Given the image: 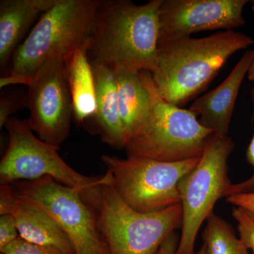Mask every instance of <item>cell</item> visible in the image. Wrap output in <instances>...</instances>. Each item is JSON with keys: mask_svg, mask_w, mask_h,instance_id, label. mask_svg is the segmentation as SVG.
Returning <instances> with one entry per match:
<instances>
[{"mask_svg": "<svg viewBox=\"0 0 254 254\" xmlns=\"http://www.w3.org/2000/svg\"><path fill=\"white\" fill-rule=\"evenodd\" d=\"M162 0H101L88 45L92 65L114 72L155 71Z\"/></svg>", "mask_w": 254, "mask_h": 254, "instance_id": "obj_1", "label": "cell"}, {"mask_svg": "<svg viewBox=\"0 0 254 254\" xmlns=\"http://www.w3.org/2000/svg\"><path fill=\"white\" fill-rule=\"evenodd\" d=\"M254 44L248 35L218 32L158 45L153 83L165 101L182 108L208 88L232 55Z\"/></svg>", "mask_w": 254, "mask_h": 254, "instance_id": "obj_2", "label": "cell"}, {"mask_svg": "<svg viewBox=\"0 0 254 254\" xmlns=\"http://www.w3.org/2000/svg\"><path fill=\"white\" fill-rule=\"evenodd\" d=\"M101 0H58L42 15L36 26L18 46L8 76L1 88L28 85L42 65L58 56L66 58L89 41Z\"/></svg>", "mask_w": 254, "mask_h": 254, "instance_id": "obj_3", "label": "cell"}, {"mask_svg": "<svg viewBox=\"0 0 254 254\" xmlns=\"http://www.w3.org/2000/svg\"><path fill=\"white\" fill-rule=\"evenodd\" d=\"M8 146L0 162V185L34 181L51 177L65 186L81 190L95 204L100 189L113 183L111 174L89 177L76 171L58 154L60 147L42 141L26 120L11 117L4 125Z\"/></svg>", "mask_w": 254, "mask_h": 254, "instance_id": "obj_4", "label": "cell"}, {"mask_svg": "<svg viewBox=\"0 0 254 254\" xmlns=\"http://www.w3.org/2000/svg\"><path fill=\"white\" fill-rule=\"evenodd\" d=\"M139 75L151 95L152 116L144 131L127 142V156L168 163L200 158L215 132L203 127L191 110L179 108L161 98L151 72L141 71Z\"/></svg>", "mask_w": 254, "mask_h": 254, "instance_id": "obj_5", "label": "cell"}, {"mask_svg": "<svg viewBox=\"0 0 254 254\" xmlns=\"http://www.w3.org/2000/svg\"><path fill=\"white\" fill-rule=\"evenodd\" d=\"M97 212L110 254H156L166 239L182 225L181 203L141 213L127 204L113 183L100 189Z\"/></svg>", "mask_w": 254, "mask_h": 254, "instance_id": "obj_6", "label": "cell"}, {"mask_svg": "<svg viewBox=\"0 0 254 254\" xmlns=\"http://www.w3.org/2000/svg\"><path fill=\"white\" fill-rule=\"evenodd\" d=\"M235 148L231 137L215 133L196 166L180 182L182 225L177 254H195V240L200 226L213 213L216 202L226 197L232 185L227 161Z\"/></svg>", "mask_w": 254, "mask_h": 254, "instance_id": "obj_7", "label": "cell"}, {"mask_svg": "<svg viewBox=\"0 0 254 254\" xmlns=\"http://www.w3.org/2000/svg\"><path fill=\"white\" fill-rule=\"evenodd\" d=\"M200 158L168 163L143 157L103 155L101 160L111 174L113 187L127 204L137 211L151 213L180 203V182Z\"/></svg>", "mask_w": 254, "mask_h": 254, "instance_id": "obj_8", "label": "cell"}, {"mask_svg": "<svg viewBox=\"0 0 254 254\" xmlns=\"http://www.w3.org/2000/svg\"><path fill=\"white\" fill-rule=\"evenodd\" d=\"M16 183L19 194L46 210L61 227L73 254H110L100 231L98 212L81 190L48 177Z\"/></svg>", "mask_w": 254, "mask_h": 254, "instance_id": "obj_9", "label": "cell"}, {"mask_svg": "<svg viewBox=\"0 0 254 254\" xmlns=\"http://www.w3.org/2000/svg\"><path fill=\"white\" fill-rule=\"evenodd\" d=\"M28 127L40 139L60 147L67 138L73 115L64 58L46 62L28 85Z\"/></svg>", "mask_w": 254, "mask_h": 254, "instance_id": "obj_10", "label": "cell"}, {"mask_svg": "<svg viewBox=\"0 0 254 254\" xmlns=\"http://www.w3.org/2000/svg\"><path fill=\"white\" fill-rule=\"evenodd\" d=\"M247 0H162L158 45L203 31L234 30L245 24Z\"/></svg>", "mask_w": 254, "mask_h": 254, "instance_id": "obj_11", "label": "cell"}, {"mask_svg": "<svg viewBox=\"0 0 254 254\" xmlns=\"http://www.w3.org/2000/svg\"><path fill=\"white\" fill-rule=\"evenodd\" d=\"M14 217L19 237L36 245L73 254L71 242L46 210L18 193L11 185L0 188V215Z\"/></svg>", "mask_w": 254, "mask_h": 254, "instance_id": "obj_12", "label": "cell"}, {"mask_svg": "<svg viewBox=\"0 0 254 254\" xmlns=\"http://www.w3.org/2000/svg\"><path fill=\"white\" fill-rule=\"evenodd\" d=\"M254 56V50L246 52L225 81L190 106V110L200 117L199 123L219 136H228L237 95Z\"/></svg>", "mask_w": 254, "mask_h": 254, "instance_id": "obj_13", "label": "cell"}, {"mask_svg": "<svg viewBox=\"0 0 254 254\" xmlns=\"http://www.w3.org/2000/svg\"><path fill=\"white\" fill-rule=\"evenodd\" d=\"M94 75L96 112L93 119L102 141L117 150L125 149L127 136L119 110L116 76L113 70L92 65Z\"/></svg>", "mask_w": 254, "mask_h": 254, "instance_id": "obj_14", "label": "cell"}, {"mask_svg": "<svg viewBox=\"0 0 254 254\" xmlns=\"http://www.w3.org/2000/svg\"><path fill=\"white\" fill-rule=\"evenodd\" d=\"M58 0L0 1V67L6 66L19 43L39 14H44Z\"/></svg>", "mask_w": 254, "mask_h": 254, "instance_id": "obj_15", "label": "cell"}, {"mask_svg": "<svg viewBox=\"0 0 254 254\" xmlns=\"http://www.w3.org/2000/svg\"><path fill=\"white\" fill-rule=\"evenodd\" d=\"M115 76L120 118L128 141L149 125L153 108L151 95L139 73L118 72Z\"/></svg>", "mask_w": 254, "mask_h": 254, "instance_id": "obj_16", "label": "cell"}, {"mask_svg": "<svg viewBox=\"0 0 254 254\" xmlns=\"http://www.w3.org/2000/svg\"><path fill=\"white\" fill-rule=\"evenodd\" d=\"M88 43L64 58L66 79L72 100L73 117L79 124L93 118L96 112L94 75L88 56Z\"/></svg>", "mask_w": 254, "mask_h": 254, "instance_id": "obj_17", "label": "cell"}, {"mask_svg": "<svg viewBox=\"0 0 254 254\" xmlns=\"http://www.w3.org/2000/svg\"><path fill=\"white\" fill-rule=\"evenodd\" d=\"M206 222L203 240L208 254H244L247 248L228 222L214 212Z\"/></svg>", "mask_w": 254, "mask_h": 254, "instance_id": "obj_18", "label": "cell"}, {"mask_svg": "<svg viewBox=\"0 0 254 254\" xmlns=\"http://www.w3.org/2000/svg\"><path fill=\"white\" fill-rule=\"evenodd\" d=\"M232 215L237 223L239 237L247 250L254 254V213L234 207Z\"/></svg>", "mask_w": 254, "mask_h": 254, "instance_id": "obj_19", "label": "cell"}, {"mask_svg": "<svg viewBox=\"0 0 254 254\" xmlns=\"http://www.w3.org/2000/svg\"><path fill=\"white\" fill-rule=\"evenodd\" d=\"M251 98L253 103L254 110V87L251 90ZM246 159L247 163L252 167L253 173L250 178L245 181L237 184H232L227 190L226 198L232 194L254 193V133L250 144L246 150Z\"/></svg>", "mask_w": 254, "mask_h": 254, "instance_id": "obj_20", "label": "cell"}, {"mask_svg": "<svg viewBox=\"0 0 254 254\" xmlns=\"http://www.w3.org/2000/svg\"><path fill=\"white\" fill-rule=\"evenodd\" d=\"M0 252L1 254H64L55 249L31 243L21 237H18Z\"/></svg>", "mask_w": 254, "mask_h": 254, "instance_id": "obj_21", "label": "cell"}, {"mask_svg": "<svg viewBox=\"0 0 254 254\" xmlns=\"http://www.w3.org/2000/svg\"><path fill=\"white\" fill-rule=\"evenodd\" d=\"M26 95L21 93L4 95L0 99V128L4 127L5 124L11 118V115L18 110L26 106Z\"/></svg>", "mask_w": 254, "mask_h": 254, "instance_id": "obj_22", "label": "cell"}, {"mask_svg": "<svg viewBox=\"0 0 254 254\" xmlns=\"http://www.w3.org/2000/svg\"><path fill=\"white\" fill-rule=\"evenodd\" d=\"M19 237L14 217L11 214L0 215V251Z\"/></svg>", "mask_w": 254, "mask_h": 254, "instance_id": "obj_23", "label": "cell"}, {"mask_svg": "<svg viewBox=\"0 0 254 254\" xmlns=\"http://www.w3.org/2000/svg\"><path fill=\"white\" fill-rule=\"evenodd\" d=\"M227 203L254 213V193L232 194L226 198Z\"/></svg>", "mask_w": 254, "mask_h": 254, "instance_id": "obj_24", "label": "cell"}, {"mask_svg": "<svg viewBox=\"0 0 254 254\" xmlns=\"http://www.w3.org/2000/svg\"><path fill=\"white\" fill-rule=\"evenodd\" d=\"M178 244V238L174 232L163 242L156 254H177Z\"/></svg>", "mask_w": 254, "mask_h": 254, "instance_id": "obj_25", "label": "cell"}, {"mask_svg": "<svg viewBox=\"0 0 254 254\" xmlns=\"http://www.w3.org/2000/svg\"><path fill=\"white\" fill-rule=\"evenodd\" d=\"M247 76H248L250 81H254V56L252 63H251L250 67L249 68Z\"/></svg>", "mask_w": 254, "mask_h": 254, "instance_id": "obj_26", "label": "cell"}, {"mask_svg": "<svg viewBox=\"0 0 254 254\" xmlns=\"http://www.w3.org/2000/svg\"><path fill=\"white\" fill-rule=\"evenodd\" d=\"M194 254H208V253H207L206 249H205V246L203 245L202 246L201 248H200L198 252H195Z\"/></svg>", "mask_w": 254, "mask_h": 254, "instance_id": "obj_27", "label": "cell"}, {"mask_svg": "<svg viewBox=\"0 0 254 254\" xmlns=\"http://www.w3.org/2000/svg\"><path fill=\"white\" fill-rule=\"evenodd\" d=\"M244 254H254L251 252L250 250H247V249H245V252H244Z\"/></svg>", "mask_w": 254, "mask_h": 254, "instance_id": "obj_28", "label": "cell"}, {"mask_svg": "<svg viewBox=\"0 0 254 254\" xmlns=\"http://www.w3.org/2000/svg\"><path fill=\"white\" fill-rule=\"evenodd\" d=\"M252 10H253V11L254 12V1H252Z\"/></svg>", "mask_w": 254, "mask_h": 254, "instance_id": "obj_29", "label": "cell"}]
</instances>
